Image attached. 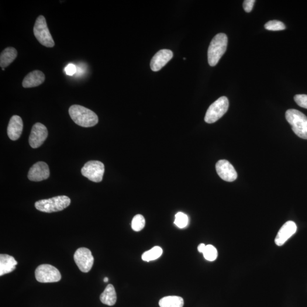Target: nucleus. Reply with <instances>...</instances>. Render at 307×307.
<instances>
[{"instance_id": "obj_1", "label": "nucleus", "mask_w": 307, "mask_h": 307, "mask_svg": "<svg viewBox=\"0 0 307 307\" xmlns=\"http://www.w3.org/2000/svg\"><path fill=\"white\" fill-rule=\"evenodd\" d=\"M69 114L74 123L82 127L94 126L99 122L98 117L95 112L81 105H72L69 109Z\"/></svg>"}, {"instance_id": "obj_2", "label": "nucleus", "mask_w": 307, "mask_h": 307, "mask_svg": "<svg viewBox=\"0 0 307 307\" xmlns=\"http://www.w3.org/2000/svg\"><path fill=\"white\" fill-rule=\"evenodd\" d=\"M227 46V37L226 34L219 33L213 38L209 44L208 50V61L210 66L213 67L225 54Z\"/></svg>"}, {"instance_id": "obj_3", "label": "nucleus", "mask_w": 307, "mask_h": 307, "mask_svg": "<svg viewBox=\"0 0 307 307\" xmlns=\"http://www.w3.org/2000/svg\"><path fill=\"white\" fill-rule=\"evenodd\" d=\"M286 119L290 124L293 132L302 139L307 140V117L296 109H288Z\"/></svg>"}, {"instance_id": "obj_4", "label": "nucleus", "mask_w": 307, "mask_h": 307, "mask_svg": "<svg viewBox=\"0 0 307 307\" xmlns=\"http://www.w3.org/2000/svg\"><path fill=\"white\" fill-rule=\"evenodd\" d=\"M71 204V200L67 196H58L49 199L41 200L36 203L35 206L40 211L52 213L61 211Z\"/></svg>"}, {"instance_id": "obj_5", "label": "nucleus", "mask_w": 307, "mask_h": 307, "mask_svg": "<svg viewBox=\"0 0 307 307\" xmlns=\"http://www.w3.org/2000/svg\"><path fill=\"white\" fill-rule=\"evenodd\" d=\"M33 31L37 40L43 46L47 47L54 46V41L48 28L46 20L43 16L38 17Z\"/></svg>"}, {"instance_id": "obj_6", "label": "nucleus", "mask_w": 307, "mask_h": 307, "mask_svg": "<svg viewBox=\"0 0 307 307\" xmlns=\"http://www.w3.org/2000/svg\"><path fill=\"white\" fill-rule=\"evenodd\" d=\"M228 108V99L225 96L220 98L210 105L207 110L205 118V122L208 123L216 122L225 115Z\"/></svg>"}, {"instance_id": "obj_7", "label": "nucleus", "mask_w": 307, "mask_h": 307, "mask_svg": "<svg viewBox=\"0 0 307 307\" xmlns=\"http://www.w3.org/2000/svg\"><path fill=\"white\" fill-rule=\"evenodd\" d=\"M36 278L40 283H54L60 281L61 274L53 266L43 264L39 266L35 272Z\"/></svg>"}, {"instance_id": "obj_8", "label": "nucleus", "mask_w": 307, "mask_h": 307, "mask_svg": "<svg viewBox=\"0 0 307 307\" xmlns=\"http://www.w3.org/2000/svg\"><path fill=\"white\" fill-rule=\"evenodd\" d=\"M104 165L98 161H89L82 169V174L89 181L95 183L102 181L104 174Z\"/></svg>"}, {"instance_id": "obj_9", "label": "nucleus", "mask_w": 307, "mask_h": 307, "mask_svg": "<svg viewBox=\"0 0 307 307\" xmlns=\"http://www.w3.org/2000/svg\"><path fill=\"white\" fill-rule=\"evenodd\" d=\"M74 261L82 272H88L94 265V258L90 250L85 247L79 248L74 254Z\"/></svg>"}, {"instance_id": "obj_10", "label": "nucleus", "mask_w": 307, "mask_h": 307, "mask_svg": "<svg viewBox=\"0 0 307 307\" xmlns=\"http://www.w3.org/2000/svg\"><path fill=\"white\" fill-rule=\"evenodd\" d=\"M48 136L46 127L41 123H36L32 127L29 137V144L31 147L36 149L40 147Z\"/></svg>"}, {"instance_id": "obj_11", "label": "nucleus", "mask_w": 307, "mask_h": 307, "mask_svg": "<svg viewBox=\"0 0 307 307\" xmlns=\"http://www.w3.org/2000/svg\"><path fill=\"white\" fill-rule=\"evenodd\" d=\"M216 169L217 174L223 180L232 182L237 178V173L234 167L226 160H220L217 162Z\"/></svg>"}, {"instance_id": "obj_12", "label": "nucleus", "mask_w": 307, "mask_h": 307, "mask_svg": "<svg viewBox=\"0 0 307 307\" xmlns=\"http://www.w3.org/2000/svg\"><path fill=\"white\" fill-rule=\"evenodd\" d=\"M50 176L49 166L43 162H39L34 164L30 169L28 178L33 182H41L46 180Z\"/></svg>"}, {"instance_id": "obj_13", "label": "nucleus", "mask_w": 307, "mask_h": 307, "mask_svg": "<svg viewBox=\"0 0 307 307\" xmlns=\"http://www.w3.org/2000/svg\"><path fill=\"white\" fill-rule=\"evenodd\" d=\"M173 57L172 51L163 49L157 52L153 57L150 62L151 70L157 72L166 65Z\"/></svg>"}, {"instance_id": "obj_14", "label": "nucleus", "mask_w": 307, "mask_h": 307, "mask_svg": "<svg viewBox=\"0 0 307 307\" xmlns=\"http://www.w3.org/2000/svg\"><path fill=\"white\" fill-rule=\"evenodd\" d=\"M297 226L292 221H288L283 225L279 230L275 239V243L278 246H282L289 238L296 233Z\"/></svg>"}, {"instance_id": "obj_15", "label": "nucleus", "mask_w": 307, "mask_h": 307, "mask_svg": "<svg viewBox=\"0 0 307 307\" xmlns=\"http://www.w3.org/2000/svg\"><path fill=\"white\" fill-rule=\"evenodd\" d=\"M23 124L22 120L19 116H13L10 119L8 126V135L10 140L16 141L21 135Z\"/></svg>"}, {"instance_id": "obj_16", "label": "nucleus", "mask_w": 307, "mask_h": 307, "mask_svg": "<svg viewBox=\"0 0 307 307\" xmlns=\"http://www.w3.org/2000/svg\"><path fill=\"white\" fill-rule=\"evenodd\" d=\"M45 80V76L42 71L35 70L30 72L24 78L22 85L24 88L36 87L42 84Z\"/></svg>"}, {"instance_id": "obj_17", "label": "nucleus", "mask_w": 307, "mask_h": 307, "mask_svg": "<svg viewBox=\"0 0 307 307\" xmlns=\"http://www.w3.org/2000/svg\"><path fill=\"white\" fill-rule=\"evenodd\" d=\"M17 262L8 254L0 255V276L9 274L15 270Z\"/></svg>"}, {"instance_id": "obj_18", "label": "nucleus", "mask_w": 307, "mask_h": 307, "mask_svg": "<svg viewBox=\"0 0 307 307\" xmlns=\"http://www.w3.org/2000/svg\"><path fill=\"white\" fill-rule=\"evenodd\" d=\"M100 299L103 304L109 306L115 305L117 301V295L114 286L112 285L107 286Z\"/></svg>"}, {"instance_id": "obj_19", "label": "nucleus", "mask_w": 307, "mask_h": 307, "mask_svg": "<svg viewBox=\"0 0 307 307\" xmlns=\"http://www.w3.org/2000/svg\"><path fill=\"white\" fill-rule=\"evenodd\" d=\"M17 56V51L13 47H8L3 50L0 56V66L5 68L12 63L16 60Z\"/></svg>"}, {"instance_id": "obj_20", "label": "nucleus", "mask_w": 307, "mask_h": 307, "mask_svg": "<svg viewBox=\"0 0 307 307\" xmlns=\"http://www.w3.org/2000/svg\"><path fill=\"white\" fill-rule=\"evenodd\" d=\"M159 305L160 307H183L184 300L180 296H168L161 299Z\"/></svg>"}, {"instance_id": "obj_21", "label": "nucleus", "mask_w": 307, "mask_h": 307, "mask_svg": "<svg viewBox=\"0 0 307 307\" xmlns=\"http://www.w3.org/2000/svg\"><path fill=\"white\" fill-rule=\"evenodd\" d=\"M162 253L163 250L160 246H155L149 251H146L142 256L143 260L146 262H150L157 260L160 258Z\"/></svg>"}, {"instance_id": "obj_22", "label": "nucleus", "mask_w": 307, "mask_h": 307, "mask_svg": "<svg viewBox=\"0 0 307 307\" xmlns=\"http://www.w3.org/2000/svg\"><path fill=\"white\" fill-rule=\"evenodd\" d=\"M145 226V219L141 215H137L134 217L132 222V228L136 232L142 230Z\"/></svg>"}, {"instance_id": "obj_23", "label": "nucleus", "mask_w": 307, "mask_h": 307, "mask_svg": "<svg viewBox=\"0 0 307 307\" xmlns=\"http://www.w3.org/2000/svg\"><path fill=\"white\" fill-rule=\"evenodd\" d=\"M203 255L207 261H213L216 260L218 253L215 246L212 245H208L206 246L205 249L203 252Z\"/></svg>"}, {"instance_id": "obj_24", "label": "nucleus", "mask_w": 307, "mask_h": 307, "mask_svg": "<svg viewBox=\"0 0 307 307\" xmlns=\"http://www.w3.org/2000/svg\"><path fill=\"white\" fill-rule=\"evenodd\" d=\"M174 224L179 228H184L188 224V217L187 215L182 212H178L175 215Z\"/></svg>"}, {"instance_id": "obj_25", "label": "nucleus", "mask_w": 307, "mask_h": 307, "mask_svg": "<svg viewBox=\"0 0 307 307\" xmlns=\"http://www.w3.org/2000/svg\"><path fill=\"white\" fill-rule=\"evenodd\" d=\"M265 28L270 31H281L285 30L286 26L284 23L279 20H273L266 23Z\"/></svg>"}, {"instance_id": "obj_26", "label": "nucleus", "mask_w": 307, "mask_h": 307, "mask_svg": "<svg viewBox=\"0 0 307 307\" xmlns=\"http://www.w3.org/2000/svg\"><path fill=\"white\" fill-rule=\"evenodd\" d=\"M294 101L302 108L307 109V95H296L295 96Z\"/></svg>"}, {"instance_id": "obj_27", "label": "nucleus", "mask_w": 307, "mask_h": 307, "mask_svg": "<svg viewBox=\"0 0 307 307\" xmlns=\"http://www.w3.org/2000/svg\"><path fill=\"white\" fill-rule=\"evenodd\" d=\"M255 0H246L243 3V8L247 13H250L253 8Z\"/></svg>"}, {"instance_id": "obj_28", "label": "nucleus", "mask_w": 307, "mask_h": 307, "mask_svg": "<svg viewBox=\"0 0 307 307\" xmlns=\"http://www.w3.org/2000/svg\"><path fill=\"white\" fill-rule=\"evenodd\" d=\"M65 74L68 76L74 75L77 72V68L73 64H69L65 68Z\"/></svg>"}, {"instance_id": "obj_29", "label": "nucleus", "mask_w": 307, "mask_h": 307, "mask_svg": "<svg viewBox=\"0 0 307 307\" xmlns=\"http://www.w3.org/2000/svg\"><path fill=\"white\" fill-rule=\"evenodd\" d=\"M206 246L205 244H200L198 246V249L200 253H203L205 249Z\"/></svg>"}, {"instance_id": "obj_30", "label": "nucleus", "mask_w": 307, "mask_h": 307, "mask_svg": "<svg viewBox=\"0 0 307 307\" xmlns=\"http://www.w3.org/2000/svg\"><path fill=\"white\" fill-rule=\"evenodd\" d=\"M109 281V279L107 277H105L104 279H103V282L106 283L108 282Z\"/></svg>"}, {"instance_id": "obj_31", "label": "nucleus", "mask_w": 307, "mask_h": 307, "mask_svg": "<svg viewBox=\"0 0 307 307\" xmlns=\"http://www.w3.org/2000/svg\"><path fill=\"white\" fill-rule=\"evenodd\" d=\"M184 60H186V58H184Z\"/></svg>"}]
</instances>
